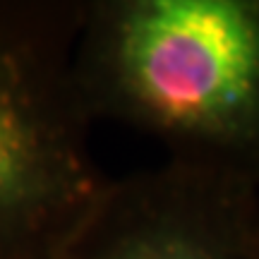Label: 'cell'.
Wrapping results in <instances>:
<instances>
[{
	"instance_id": "cell-1",
	"label": "cell",
	"mask_w": 259,
	"mask_h": 259,
	"mask_svg": "<svg viewBox=\"0 0 259 259\" xmlns=\"http://www.w3.org/2000/svg\"><path fill=\"white\" fill-rule=\"evenodd\" d=\"M72 77L92 122L259 185V0L84 3Z\"/></svg>"
},
{
	"instance_id": "cell-2",
	"label": "cell",
	"mask_w": 259,
	"mask_h": 259,
	"mask_svg": "<svg viewBox=\"0 0 259 259\" xmlns=\"http://www.w3.org/2000/svg\"><path fill=\"white\" fill-rule=\"evenodd\" d=\"M82 10L0 0V259H63L111 180L72 77Z\"/></svg>"
},
{
	"instance_id": "cell-3",
	"label": "cell",
	"mask_w": 259,
	"mask_h": 259,
	"mask_svg": "<svg viewBox=\"0 0 259 259\" xmlns=\"http://www.w3.org/2000/svg\"><path fill=\"white\" fill-rule=\"evenodd\" d=\"M63 259H259V185L183 158L108 180Z\"/></svg>"
}]
</instances>
